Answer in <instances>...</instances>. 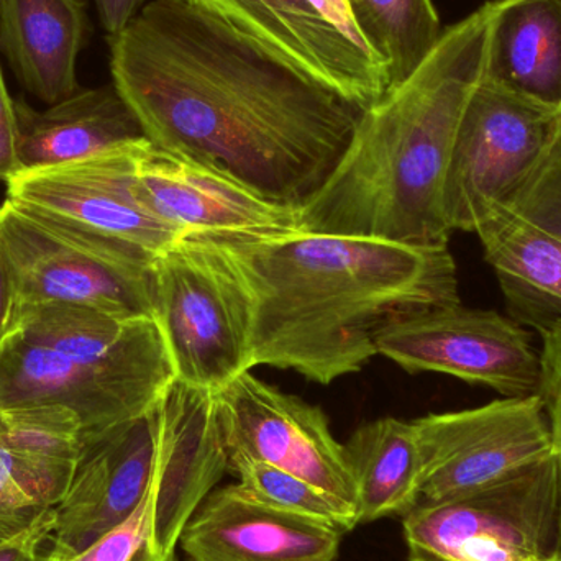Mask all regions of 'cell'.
Segmentation results:
<instances>
[{
    "instance_id": "277c9868",
    "label": "cell",
    "mask_w": 561,
    "mask_h": 561,
    "mask_svg": "<svg viewBox=\"0 0 561 561\" xmlns=\"http://www.w3.org/2000/svg\"><path fill=\"white\" fill-rule=\"evenodd\" d=\"M229 468L216 392L174 382L160 404L84 448L56 510L49 559H71L124 523L157 481L154 537L176 557L181 534Z\"/></svg>"
},
{
    "instance_id": "3957f363",
    "label": "cell",
    "mask_w": 561,
    "mask_h": 561,
    "mask_svg": "<svg viewBox=\"0 0 561 561\" xmlns=\"http://www.w3.org/2000/svg\"><path fill=\"white\" fill-rule=\"evenodd\" d=\"M500 5L488 0L445 28L405 81L363 108L339 163L300 207V230L402 245L448 243V164L465 108L483 81Z\"/></svg>"
},
{
    "instance_id": "7402d4cb",
    "label": "cell",
    "mask_w": 561,
    "mask_h": 561,
    "mask_svg": "<svg viewBox=\"0 0 561 561\" xmlns=\"http://www.w3.org/2000/svg\"><path fill=\"white\" fill-rule=\"evenodd\" d=\"M346 2L366 45L385 65L389 89L421 66L444 32L432 0Z\"/></svg>"
},
{
    "instance_id": "7a4b0ae2",
    "label": "cell",
    "mask_w": 561,
    "mask_h": 561,
    "mask_svg": "<svg viewBox=\"0 0 561 561\" xmlns=\"http://www.w3.org/2000/svg\"><path fill=\"white\" fill-rule=\"evenodd\" d=\"M204 237L249 297L255 366L293 369L319 385L362 371L394 320L460 302L448 243L402 245L300 229Z\"/></svg>"
},
{
    "instance_id": "5b68a950",
    "label": "cell",
    "mask_w": 561,
    "mask_h": 561,
    "mask_svg": "<svg viewBox=\"0 0 561 561\" xmlns=\"http://www.w3.org/2000/svg\"><path fill=\"white\" fill-rule=\"evenodd\" d=\"M174 382L153 317L43 304L16 310L0 342V411L71 409L84 448L148 414Z\"/></svg>"
},
{
    "instance_id": "cb8c5ba5",
    "label": "cell",
    "mask_w": 561,
    "mask_h": 561,
    "mask_svg": "<svg viewBox=\"0 0 561 561\" xmlns=\"http://www.w3.org/2000/svg\"><path fill=\"white\" fill-rule=\"evenodd\" d=\"M0 445L56 463H79L84 451L81 421L62 405L0 411Z\"/></svg>"
},
{
    "instance_id": "44dd1931",
    "label": "cell",
    "mask_w": 561,
    "mask_h": 561,
    "mask_svg": "<svg viewBox=\"0 0 561 561\" xmlns=\"http://www.w3.org/2000/svg\"><path fill=\"white\" fill-rule=\"evenodd\" d=\"M356 493V520L405 516L419 501L421 455L414 422L382 417L353 432L345 445Z\"/></svg>"
},
{
    "instance_id": "52a82bcc",
    "label": "cell",
    "mask_w": 561,
    "mask_h": 561,
    "mask_svg": "<svg viewBox=\"0 0 561 561\" xmlns=\"http://www.w3.org/2000/svg\"><path fill=\"white\" fill-rule=\"evenodd\" d=\"M411 561H543L560 556L557 458L402 516Z\"/></svg>"
},
{
    "instance_id": "8992f818",
    "label": "cell",
    "mask_w": 561,
    "mask_h": 561,
    "mask_svg": "<svg viewBox=\"0 0 561 561\" xmlns=\"http://www.w3.org/2000/svg\"><path fill=\"white\" fill-rule=\"evenodd\" d=\"M153 319L176 381L219 392L255 368L245 289L204 236L183 237L154 256Z\"/></svg>"
},
{
    "instance_id": "4dcf8cb0",
    "label": "cell",
    "mask_w": 561,
    "mask_h": 561,
    "mask_svg": "<svg viewBox=\"0 0 561 561\" xmlns=\"http://www.w3.org/2000/svg\"><path fill=\"white\" fill-rule=\"evenodd\" d=\"M15 319V289H13L12 273L0 245V342L12 329Z\"/></svg>"
},
{
    "instance_id": "30bf717a",
    "label": "cell",
    "mask_w": 561,
    "mask_h": 561,
    "mask_svg": "<svg viewBox=\"0 0 561 561\" xmlns=\"http://www.w3.org/2000/svg\"><path fill=\"white\" fill-rule=\"evenodd\" d=\"M147 141L75 163L19 171L5 183V201L76 239L128 247L154 259L183 237L135 199V168Z\"/></svg>"
},
{
    "instance_id": "6da1fadb",
    "label": "cell",
    "mask_w": 561,
    "mask_h": 561,
    "mask_svg": "<svg viewBox=\"0 0 561 561\" xmlns=\"http://www.w3.org/2000/svg\"><path fill=\"white\" fill-rule=\"evenodd\" d=\"M108 46L151 145L290 209L325 183L363 112L190 0H151Z\"/></svg>"
},
{
    "instance_id": "d4e9b609",
    "label": "cell",
    "mask_w": 561,
    "mask_h": 561,
    "mask_svg": "<svg viewBox=\"0 0 561 561\" xmlns=\"http://www.w3.org/2000/svg\"><path fill=\"white\" fill-rule=\"evenodd\" d=\"M160 481L151 486L137 510L98 542L71 559H49L39 556L36 561H178L164 559L154 537V496Z\"/></svg>"
},
{
    "instance_id": "7c38bea8",
    "label": "cell",
    "mask_w": 561,
    "mask_h": 561,
    "mask_svg": "<svg viewBox=\"0 0 561 561\" xmlns=\"http://www.w3.org/2000/svg\"><path fill=\"white\" fill-rule=\"evenodd\" d=\"M378 355L404 371L440 373L486 386L504 398L537 394L540 352L526 327L496 310L442 304L389 323Z\"/></svg>"
},
{
    "instance_id": "9a60e30c",
    "label": "cell",
    "mask_w": 561,
    "mask_h": 561,
    "mask_svg": "<svg viewBox=\"0 0 561 561\" xmlns=\"http://www.w3.org/2000/svg\"><path fill=\"white\" fill-rule=\"evenodd\" d=\"M134 196L151 216L190 236H273L299 229V209L279 206L237 181L145 144Z\"/></svg>"
},
{
    "instance_id": "ba28073f",
    "label": "cell",
    "mask_w": 561,
    "mask_h": 561,
    "mask_svg": "<svg viewBox=\"0 0 561 561\" xmlns=\"http://www.w3.org/2000/svg\"><path fill=\"white\" fill-rule=\"evenodd\" d=\"M0 245L12 273L15 312L43 304L88 307L117 317H153V256L59 232L9 201Z\"/></svg>"
},
{
    "instance_id": "4316f807",
    "label": "cell",
    "mask_w": 561,
    "mask_h": 561,
    "mask_svg": "<svg viewBox=\"0 0 561 561\" xmlns=\"http://www.w3.org/2000/svg\"><path fill=\"white\" fill-rule=\"evenodd\" d=\"M540 381L537 396L542 401L552 432L553 451L559 468L560 486V553H561V320L539 333Z\"/></svg>"
},
{
    "instance_id": "4fadbf2b",
    "label": "cell",
    "mask_w": 561,
    "mask_h": 561,
    "mask_svg": "<svg viewBox=\"0 0 561 561\" xmlns=\"http://www.w3.org/2000/svg\"><path fill=\"white\" fill-rule=\"evenodd\" d=\"M359 108L388 92L346 0H190Z\"/></svg>"
},
{
    "instance_id": "d6986e66",
    "label": "cell",
    "mask_w": 561,
    "mask_h": 561,
    "mask_svg": "<svg viewBox=\"0 0 561 561\" xmlns=\"http://www.w3.org/2000/svg\"><path fill=\"white\" fill-rule=\"evenodd\" d=\"M484 260L493 268L507 313L537 333L561 320V239L496 204L478 220Z\"/></svg>"
},
{
    "instance_id": "5bb4252c",
    "label": "cell",
    "mask_w": 561,
    "mask_h": 561,
    "mask_svg": "<svg viewBox=\"0 0 561 561\" xmlns=\"http://www.w3.org/2000/svg\"><path fill=\"white\" fill-rule=\"evenodd\" d=\"M229 457L273 465L355 507L345 447L325 412L247 371L216 392ZM356 510V507H355Z\"/></svg>"
},
{
    "instance_id": "ffe728a7",
    "label": "cell",
    "mask_w": 561,
    "mask_h": 561,
    "mask_svg": "<svg viewBox=\"0 0 561 561\" xmlns=\"http://www.w3.org/2000/svg\"><path fill=\"white\" fill-rule=\"evenodd\" d=\"M483 81L561 111V0H501Z\"/></svg>"
},
{
    "instance_id": "ac0fdd59",
    "label": "cell",
    "mask_w": 561,
    "mask_h": 561,
    "mask_svg": "<svg viewBox=\"0 0 561 561\" xmlns=\"http://www.w3.org/2000/svg\"><path fill=\"white\" fill-rule=\"evenodd\" d=\"M84 0H0V51L23 88L51 105L78 91Z\"/></svg>"
},
{
    "instance_id": "9c48e42d",
    "label": "cell",
    "mask_w": 561,
    "mask_h": 561,
    "mask_svg": "<svg viewBox=\"0 0 561 561\" xmlns=\"http://www.w3.org/2000/svg\"><path fill=\"white\" fill-rule=\"evenodd\" d=\"M560 134V108L481 81L461 117L445 181L451 232L473 233L484 213L506 206Z\"/></svg>"
},
{
    "instance_id": "2e32d148",
    "label": "cell",
    "mask_w": 561,
    "mask_h": 561,
    "mask_svg": "<svg viewBox=\"0 0 561 561\" xmlns=\"http://www.w3.org/2000/svg\"><path fill=\"white\" fill-rule=\"evenodd\" d=\"M345 534L259 503L232 484L207 494L180 546L190 561H335Z\"/></svg>"
},
{
    "instance_id": "f546056e",
    "label": "cell",
    "mask_w": 561,
    "mask_h": 561,
    "mask_svg": "<svg viewBox=\"0 0 561 561\" xmlns=\"http://www.w3.org/2000/svg\"><path fill=\"white\" fill-rule=\"evenodd\" d=\"M99 19L108 36L118 35L151 0H94Z\"/></svg>"
},
{
    "instance_id": "e0dca14e",
    "label": "cell",
    "mask_w": 561,
    "mask_h": 561,
    "mask_svg": "<svg viewBox=\"0 0 561 561\" xmlns=\"http://www.w3.org/2000/svg\"><path fill=\"white\" fill-rule=\"evenodd\" d=\"M20 171L59 167L147 140L114 84L78 89L45 111L15 101Z\"/></svg>"
},
{
    "instance_id": "484cf974",
    "label": "cell",
    "mask_w": 561,
    "mask_h": 561,
    "mask_svg": "<svg viewBox=\"0 0 561 561\" xmlns=\"http://www.w3.org/2000/svg\"><path fill=\"white\" fill-rule=\"evenodd\" d=\"M506 206L561 239V134Z\"/></svg>"
},
{
    "instance_id": "83f0119b",
    "label": "cell",
    "mask_w": 561,
    "mask_h": 561,
    "mask_svg": "<svg viewBox=\"0 0 561 561\" xmlns=\"http://www.w3.org/2000/svg\"><path fill=\"white\" fill-rule=\"evenodd\" d=\"M56 524V510L48 507L13 536L0 540V561H36L48 542Z\"/></svg>"
},
{
    "instance_id": "8fae6325",
    "label": "cell",
    "mask_w": 561,
    "mask_h": 561,
    "mask_svg": "<svg viewBox=\"0 0 561 561\" xmlns=\"http://www.w3.org/2000/svg\"><path fill=\"white\" fill-rule=\"evenodd\" d=\"M421 486L417 503H442L484 490L553 457L539 396L415 419Z\"/></svg>"
},
{
    "instance_id": "603a6c76",
    "label": "cell",
    "mask_w": 561,
    "mask_h": 561,
    "mask_svg": "<svg viewBox=\"0 0 561 561\" xmlns=\"http://www.w3.org/2000/svg\"><path fill=\"white\" fill-rule=\"evenodd\" d=\"M227 471L239 480L237 486L242 493L266 506L332 524L343 533H350L358 526L356 510L352 504L289 471L245 457H229Z\"/></svg>"
},
{
    "instance_id": "f1b7e54d",
    "label": "cell",
    "mask_w": 561,
    "mask_h": 561,
    "mask_svg": "<svg viewBox=\"0 0 561 561\" xmlns=\"http://www.w3.org/2000/svg\"><path fill=\"white\" fill-rule=\"evenodd\" d=\"M19 122H16L15 101L10 98L0 68V181L7 183L20 171Z\"/></svg>"
}]
</instances>
